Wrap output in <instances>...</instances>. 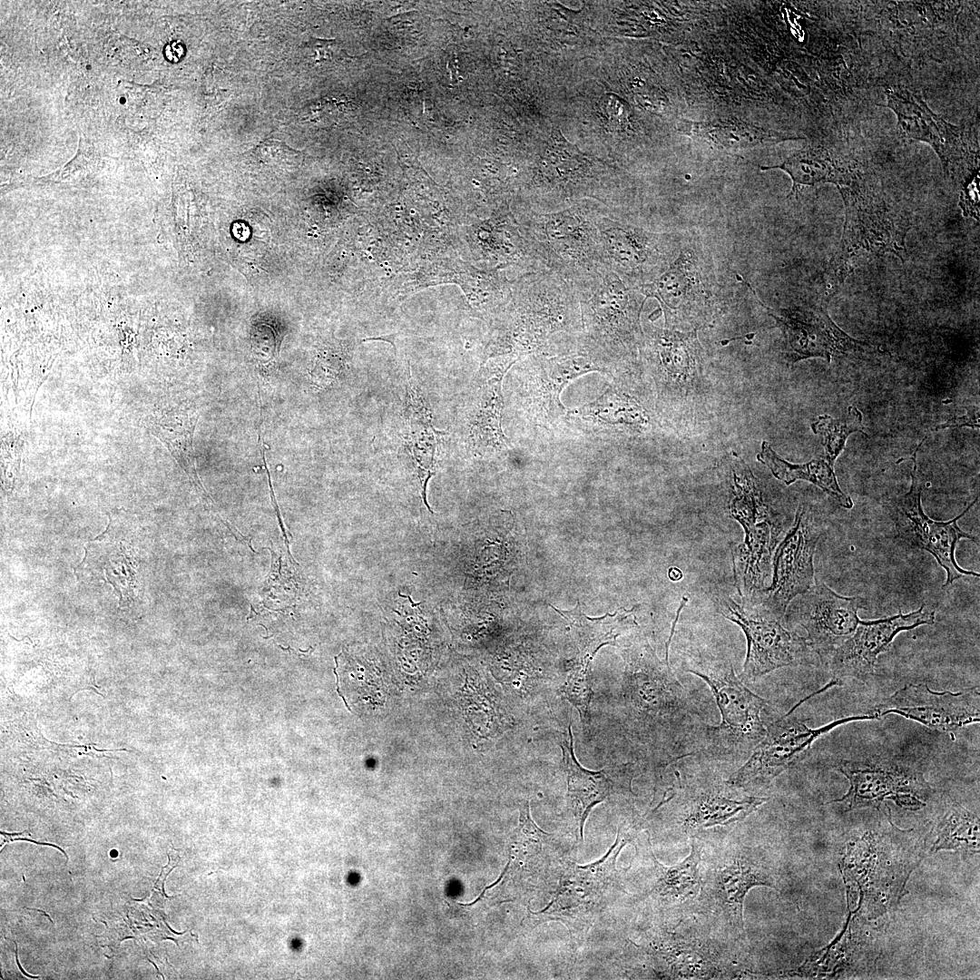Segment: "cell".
I'll return each mask as SVG.
<instances>
[{"label": "cell", "mask_w": 980, "mask_h": 980, "mask_svg": "<svg viewBox=\"0 0 980 980\" xmlns=\"http://www.w3.org/2000/svg\"><path fill=\"white\" fill-rule=\"evenodd\" d=\"M623 697L630 720L645 743L660 750L667 765L696 755L706 724L698 706L647 643L628 652Z\"/></svg>", "instance_id": "6da1fadb"}, {"label": "cell", "mask_w": 980, "mask_h": 980, "mask_svg": "<svg viewBox=\"0 0 980 980\" xmlns=\"http://www.w3.org/2000/svg\"><path fill=\"white\" fill-rule=\"evenodd\" d=\"M488 356L514 355L520 359L544 351L560 334L583 332L573 286L549 270L519 276Z\"/></svg>", "instance_id": "7a4b0ae2"}, {"label": "cell", "mask_w": 980, "mask_h": 980, "mask_svg": "<svg viewBox=\"0 0 980 980\" xmlns=\"http://www.w3.org/2000/svg\"><path fill=\"white\" fill-rule=\"evenodd\" d=\"M682 669L708 684L721 716L720 724L704 725L696 754L717 760H746L766 733L761 719L766 700L744 684L725 656L707 652L688 653Z\"/></svg>", "instance_id": "3957f363"}, {"label": "cell", "mask_w": 980, "mask_h": 980, "mask_svg": "<svg viewBox=\"0 0 980 980\" xmlns=\"http://www.w3.org/2000/svg\"><path fill=\"white\" fill-rule=\"evenodd\" d=\"M605 208L588 199L552 212H536L523 205L516 220L545 269L575 287L607 268L596 225L597 216Z\"/></svg>", "instance_id": "277c9868"}, {"label": "cell", "mask_w": 980, "mask_h": 980, "mask_svg": "<svg viewBox=\"0 0 980 980\" xmlns=\"http://www.w3.org/2000/svg\"><path fill=\"white\" fill-rule=\"evenodd\" d=\"M520 403L530 422L549 426L566 415L561 394L590 372L612 375L619 365L584 332L555 336L539 353L522 358Z\"/></svg>", "instance_id": "5b68a950"}, {"label": "cell", "mask_w": 980, "mask_h": 980, "mask_svg": "<svg viewBox=\"0 0 980 980\" xmlns=\"http://www.w3.org/2000/svg\"><path fill=\"white\" fill-rule=\"evenodd\" d=\"M840 192L845 221L839 243L825 270L827 297L860 265L887 253L903 259L906 236L911 228L908 217L867 193L857 181Z\"/></svg>", "instance_id": "8992f818"}, {"label": "cell", "mask_w": 980, "mask_h": 980, "mask_svg": "<svg viewBox=\"0 0 980 980\" xmlns=\"http://www.w3.org/2000/svg\"><path fill=\"white\" fill-rule=\"evenodd\" d=\"M636 289L646 299L658 300L667 328L697 330L712 321L722 309L723 296L711 257L697 239L681 244L668 269Z\"/></svg>", "instance_id": "52a82bcc"}, {"label": "cell", "mask_w": 980, "mask_h": 980, "mask_svg": "<svg viewBox=\"0 0 980 980\" xmlns=\"http://www.w3.org/2000/svg\"><path fill=\"white\" fill-rule=\"evenodd\" d=\"M529 168L528 201L536 212H552L593 199L609 208L613 173L602 161L583 154L555 132Z\"/></svg>", "instance_id": "ba28073f"}, {"label": "cell", "mask_w": 980, "mask_h": 980, "mask_svg": "<svg viewBox=\"0 0 980 980\" xmlns=\"http://www.w3.org/2000/svg\"><path fill=\"white\" fill-rule=\"evenodd\" d=\"M573 288L583 332L618 364L635 361L643 338L641 313L647 299L608 268Z\"/></svg>", "instance_id": "9c48e42d"}, {"label": "cell", "mask_w": 980, "mask_h": 980, "mask_svg": "<svg viewBox=\"0 0 980 980\" xmlns=\"http://www.w3.org/2000/svg\"><path fill=\"white\" fill-rule=\"evenodd\" d=\"M612 213L606 207L596 219L605 266L630 288L652 282L678 256L681 238L646 230Z\"/></svg>", "instance_id": "30bf717a"}, {"label": "cell", "mask_w": 980, "mask_h": 980, "mask_svg": "<svg viewBox=\"0 0 980 980\" xmlns=\"http://www.w3.org/2000/svg\"><path fill=\"white\" fill-rule=\"evenodd\" d=\"M867 720L877 719L868 712L812 729L788 712L766 726L763 739L726 782L745 791L767 789L776 777L805 757L813 742L823 734L842 724Z\"/></svg>", "instance_id": "8fae6325"}, {"label": "cell", "mask_w": 980, "mask_h": 980, "mask_svg": "<svg viewBox=\"0 0 980 980\" xmlns=\"http://www.w3.org/2000/svg\"><path fill=\"white\" fill-rule=\"evenodd\" d=\"M921 444L922 442L912 456L910 488L897 500L894 506L895 525L897 536L901 540L911 547L930 553L945 569L946 580L943 588H946L964 575L979 576L978 573L960 567L955 556L956 548L960 540L968 539L977 542L975 535L964 532L958 526L957 521L970 510L978 497L975 498L963 513L952 520L940 522L929 518L925 514L921 504L924 479L916 462L917 449Z\"/></svg>", "instance_id": "7c38bea8"}, {"label": "cell", "mask_w": 980, "mask_h": 980, "mask_svg": "<svg viewBox=\"0 0 980 980\" xmlns=\"http://www.w3.org/2000/svg\"><path fill=\"white\" fill-rule=\"evenodd\" d=\"M722 614L738 624L747 640V654L739 677L743 682L783 667L810 663L815 653L806 638L787 630L780 620L765 609L757 611L723 601Z\"/></svg>", "instance_id": "4fadbf2b"}, {"label": "cell", "mask_w": 980, "mask_h": 980, "mask_svg": "<svg viewBox=\"0 0 980 980\" xmlns=\"http://www.w3.org/2000/svg\"><path fill=\"white\" fill-rule=\"evenodd\" d=\"M822 533L812 513L800 505L775 553L772 583L758 593L762 608L776 618L780 620L790 602L815 584L813 558Z\"/></svg>", "instance_id": "5bb4252c"}, {"label": "cell", "mask_w": 980, "mask_h": 980, "mask_svg": "<svg viewBox=\"0 0 980 980\" xmlns=\"http://www.w3.org/2000/svg\"><path fill=\"white\" fill-rule=\"evenodd\" d=\"M867 601L859 596H843L827 584H814L789 605L787 617L807 632V641L822 662L855 632L858 612Z\"/></svg>", "instance_id": "9a60e30c"}, {"label": "cell", "mask_w": 980, "mask_h": 980, "mask_svg": "<svg viewBox=\"0 0 980 980\" xmlns=\"http://www.w3.org/2000/svg\"><path fill=\"white\" fill-rule=\"evenodd\" d=\"M877 720L897 714L944 732L979 722L980 692L974 686L956 692L936 691L927 685L907 684L877 704L870 711Z\"/></svg>", "instance_id": "2e32d148"}, {"label": "cell", "mask_w": 980, "mask_h": 980, "mask_svg": "<svg viewBox=\"0 0 980 980\" xmlns=\"http://www.w3.org/2000/svg\"><path fill=\"white\" fill-rule=\"evenodd\" d=\"M757 299L782 331L787 358L791 363L811 358L830 362L834 356L858 351L867 346L842 330L822 305L773 309Z\"/></svg>", "instance_id": "e0dca14e"}, {"label": "cell", "mask_w": 980, "mask_h": 980, "mask_svg": "<svg viewBox=\"0 0 980 980\" xmlns=\"http://www.w3.org/2000/svg\"><path fill=\"white\" fill-rule=\"evenodd\" d=\"M837 769L849 780L848 792L836 802L852 810L868 806L877 808L892 799L898 806L917 809L926 793L924 779L916 771L888 761L841 760Z\"/></svg>", "instance_id": "ac0fdd59"}, {"label": "cell", "mask_w": 980, "mask_h": 980, "mask_svg": "<svg viewBox=\"0 0 980 980\" xmlns=\"http://www.w3.org/2000/svg\"><path fill=\"white\" fill-rule=\"evenodd\" d=\"M936 612L922 604L916 611L890 617L861 621L853 634L838 646L827 661L834 678H866L875 671L877 657L887 652L895 637L903 631L935 622Z\"/></svg>", "instance_id": "d6986e66"}, {"label": "cell", "mask_w": 980, "mask_h": 980, "mask_svg": "<svg viewBox=\"0 0 980 980\" xmlns=\"http://www.w3.org/2000/svg\"><path fill=\"white\" fill-rule=\"evenodd\" d=\"M897 118L899 133L906 139L927 142L938 155L946 173L965 155L962 128L930 110L920 95L896 87L887 93V103Z\"/></svg>", "instance_id": "ffe728a7"}, {"label": "cell", "mask_w": 980, "mask_h": 980, "mask_svg": "<svg viewBox=\"0 0 980 980\" xmlns=\"http://www.w3.org/2000/svg\"><path fill=\"white\" fill-rule=\"evenodd\" d=\"M638 354L653 375L680 388L691 386L699 375L702 359L697 330L657 327L643 331Z\"/></svg>", "instance_id": "44dd1931"}, {"label": "cell", "mask_w": 980, "mask_h": 980, "mask_svg": "<svg viewBox=\"0 0 980 980\" xmlns=\"http://www.w3.org/2000/svg\"><path fill=\"white\" fill-rule=\"evenodd\" d=\"M756 886L772 887V878L759 862L740 854L713 871L704 885L703 896L730 924L743 930L744 899Z\"/></svg>", "instance_id": "7402d4cb"}, {"label": "cell", "mask_w": 980, "mask_h": 980, "mask_svg": "<svg viewBox=\"0 0 980 980\" xmlns=\"http://www.w3.org/2000/svg\"><path fill=\"white\" fill-rule=\"evenodd\" d=\"M731 788L725 781L723 788L697 786L682 792L684 826L710 828L741 821L768 800L755 796L735 798L730 794Z\"/></svg>", "instance_id": "603a6c76"}, {"label": "cell", "mask_w": 980, "mask_h": 980, "mask_svg": "<svg viewBox=\"0 0 980 980\" xmlns=\"http://www.w3.org/2000/svg\"><path fill=\"white\" fill-rule=\"evenodd\" d=\"M744 542L734 545L731 554L738 592L750 602L763 589L780 529L767 518L744 528Z\"/></svg>", "instance_id": "cb8c5ba5"}, {"label": "cell", "mask_w": 980, "mask_h": 980, "mask_svg": "<svg viewBox=\"0 0 980 980\" xmlns=\"http://www.w3.org/2000/svg\"><path fill=\"white\" fill-rule=\"evenodd\" d=\"M560 745L567 781V808L579 826L582 838L583 826L589 813L595 805L610 795L614 788V782L605 770H589L579 764L573 750L574 743L571 725Z\"/></svg>", "instance_id": "d4e9b609"}, {"label": "cell", "mask_w": 980, "mask_h": 980, "mask_svg": "<svg viewBox=\"0 0 980 980\" xmlns=\"http://www.w3.org/2000/svg\"><path fill=\"white\" fill-rule=\"evenodd\" d=\"M564 416L582 420L596 430L619 428L641 433L650 424L645 408L616 381L594 401L567 411Z\"/></svg>", "instance_id": "484cf974"}, {"label": "cell", "mask_w": 980, "mask_h": 980, "mask_svg": "<svg viewBox=\"0 0 980 980\" xmlns=\"http://www.w3.org/2000/svg\"><path fill=\"white\" fill-rule=\"evenodd\" d=\"M762 171L780 169L792 180L791 194H795L799 186H814L820 183H833L839 191L851 186L857 181L855 173L824 147L808 146L789 157L780 164L762 166Z\"/></svg>", "instance_id": "4316f807"}, {"label": "cell", "mask_w": 980, "mask_h": 980, "mask_svg": "<svg viewBox=\"0 0 980 980\" xmlns=\"http://www.w3.org/2000/svg\"><path fill=\"white\" fill-rule=\"evenodd\" d=\"M757 458L787 485L799 479L806 480L826 492L840 506L847 509L853 507L852 499L839 487L834 467L826 459L816 458L805 464H792L778 456L765 441Z\"/></svg>", "instance_id": "83f0119b"}, {"label": "cell", "mask_w": 980, "mask_h": 980, "mask_svg": "<svg viewBox=\"0 0 980 980\" xmlns=\"http://www.w3.org/2000/svg\"><path fill=\"white\" fill-rule=\"evenodd\" d=\"M680 127L682 132L703 138L714 146L727 150L749 149L801 139L736 121L695 122L682 120Z\"/></svg>", "instance_id": "f1b7e54d"}, {"label": "cell", "mask_w": 980, "mask_h": 980, "mask_svg": "<svg viewBox=\"0 0 980 980\" xmlns=\"http://www.w3.org/2000/svg\"><path fill=\"white\" fill-rule=\"evenodd\" d=\"M556 611L565 617L575 630L583 661L591 662L603 645H616L617 636L635 625L631 615L632 611L622 610L613 615L598 619L588 618L578 606L571 612Z\"/></svg>", "instance_id": "f546056e"}, {"label": "cell", "mask_w": 980, "mask_h": 980, "mask_svg": "<svg viewBox=\"0 0 980 980\" xmlns=\"http://www.w3.org/2000/svg\"><path fill=\"white\" fill-rule=\"evenodd\" d=\"M701 850L692 845L691 854L681 863L666 867L653 857L657 881L653 892L673 901H683L698 894L701 879L699 873Z\"/></svg>", "instance_id": "4dcf8cb0"}, {"label": "cell", "mask_w": 980, "mask_h": 980, "mask_svg": "<svg viewBox=\"0 0 980 980\" xmlns=\"http://www.w3.org/2000/svg\"><path fill=\"white\" fill-rule=\"evenodd\" d=\"M811 428L821 439L825 448V459L834 466L837 457L845 449L848 436L855 432L864 433L862 414L857 407L850 406L842 418L822 415L811 424Z\"/></svg>", "instance_id": "1f68e13d"}, {"label": "cell", "mask_w": 980, "mask_h": 980, "mask_svg": "<svg viewBox=\"0 0 980 980\" xmlns=\"http://www.w3.org/2000/svg\"><path fill=\"white\" fill-rule=\"evenodd\" d=\"M196 418L188 416L186 412H177L169 416L165 421L158 426L157 433L161 439L167 445L180 465L186 470L188 475H195L192 434Z\"/></svg>", "instance_id": "d6a6232c"}, {"label": "cell", "mask_w": 980, "mask_h": 980, "mask_svg": "<svg viewBox=\"0 0 980 980\" xmlns=\"http://www.w3.org/2000/svg\"><path fill=\"white\" fill-rule=\"evenodd\" d=\"M733 497L730 509L733 517L743 528L757 524L758 519L769 518L761 495L758 491L754 478L750 471L739 477L733 471Z\"/></svg>", "instance_id": "836d02e7"}, {"label": "cell", "mask_w": 980, "mask_h": 980, "mask_svg": "<svg viewBox=\"0 0 980 980\" xmlns=\"http://www.w3.org/2000/svg\"><path fill=\"white\" fill-rule=\"evenodd\" d=\"M590 664L591 662L581 660L561 689L564 697L578 710L584 728L590 724V703L593 695L589 678Z\"/></svg>", "instance_id": "e575fe53"}, {"label": "cell", "mask_w": 980, "mask_h": 980, "mask_svg": "<svg viewBox=\"0 0 980 980\" xmlns=\"http://www.w3.org/2000/svg\"><path fill=\"white\" fill-rule=\"evenodd\" d=\"M245 155H250L257 162L270 166L288 168L299 162L303 152L291 148L282 141L267 138Z\"/></svg>", "instance_id": "d590c367"}, {"label": "cell", "mask_w": 980, "mask_h": 980, "mask_svg": "<svg viewBox=\"0 0 980 980\" xmlns=\"http://www.w3.org/2000/svg\"><path fill=\"white\" fill-rule=\"evenodd\" d=\"M251 348L260 364L267 366L277 356L278 340L274 328L267 324L253 327L250 334Z\"/></svg>", "instance_id": "8d00e7d4"}, {"label": "cell", "mask_w": 980, "mask_h": 980, "mask_svg": "<svg viewBox=\"0 0 980 980\" xmlns=\"http://www.w3.org/2000/svg\"><path fill=\"white\" fill-rule=\"evenodd\" d=\"M302 48L308 52L314 63L321 64L330 62L341 51L338 47L336 39H324L310 37L303 44Z\"/></svg>", "instance_id": "74e56055"}, {"label": "cell", "mask_w": 980, "mask_h": 980, "mask_svg": "<svg viewBox=\"0 0 980 980\" xmlns=\"http://www.w3.org/2000/svg\"><path fill=\"white\" fill-rule=\"evenodd\" d=\"M979 407L976 406H970L967 407V411L961 416L953 417L946 422L938 425L936 430L945 429L949 427H979Z\"/></svg>", "instance_id": "f35d334b"}, {"label": "cell", "mask_w": 980, "mask_h": 980, "mask_svg": "<svg viewBox=\"0 0 980 980\" xmlns=\"http://www.w3.org/2000/svg\"><path fill=\"white\" fill-rule=\"evenodd\" d=\"M15 946H16V948H15V960H16V964H17V965H18V967H19L20 971H21V972H22V973H23V974H24V975H26V976H28V977H30V978H38V976H32L31 975H29V974H27L26 972H24V969H23V967L21 966V965H20V963H19V960H18V956H17V947H18V946H17L16 943H15Z\"/></svg>", "instance_id": "ab89813d"}]
</instances>
